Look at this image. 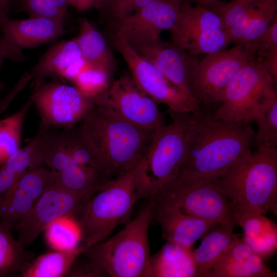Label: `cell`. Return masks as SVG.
I'll return each instance as SVG.
<instances>
[{"instance_id":"cell-35","label":"cell","mask_w":277,"mask_h":277,"mask_svg":"<svg viewBox=\"0 0 277 277\" xmlns=\"http://www.w3.org/2000/svg\"><path fill=\"white\" fill-rule=\"evenodd\" d=\"M30 16H41L63 22L67 14L68 0H20Z\"/></svg>"},{"instance_id":"cell-45","label":"cell","mask_w":277,"mask_h":277,"mask_svg":"<svg viewBox=\"0 0 277 277\" xmlns=\"http://www.w3.org/2000/svg\"><path fill=\"white\" fill-rule=\"evenodd\" d=\"M1 68V66H0V69ZM4 88V83L0 80V93L2 91V90H3ZM0 100H1V97H0Z\"/></svg>"},{"instance_id":"cell-13","label":"cell","mask_w":277,"mask_h":277,"mask_svg":"<svg viewBox=\"0 0 277 277\" xmlns=\"http://www.w3.org/2000/svg\"><path fill=\"white\" fill-rule=\"evenodd\" d=\"M94 103L145 129L156 131L165 125L157 104L140 89L129 73L122 75L95 96Z\"/></svg>"},{"instance_id":"cell-39","label":"cell","mask_w":277,"mask_h":277,"mask_svg":"<svg viewBox=\"0 0 277 277\" xmlns=\"http://www.w3.org/2000/svg\"><path fill=\"white\" fill-rule=\"evenodd\" d=\"M25 58L23 50L10 46L0 34V66L5 60L20 62Z\"/></svg>"},{"instance_id":"cell-18","label":"cell","mask_w":277,"mask_h":277,"mask_svg":"<svg viewBox=\"0 0 277 277\" xmlns=\"http://www.w3.org/2000/svg\"><path fill=\"white\" fill-rule=\"evenodd\" d=\"M152 220L160 224L164 240L189 250L220 224L190 216L176 207L153 203Z\"/></svg>"},{"instance_id":"cell-26","label":"cell","mask_w":277,"mask_h":277,"mask_svg":"<svg viewBox=\"0 0 277 277\" xmlns=\"http://www.w3.org/2000/svg\"><path fill=\"white\" fill-rule=\"evenodd\" d=\"M88 248L84 245L67 251L48 252L29 262L23 277H61L67 275L77 258Z\"/></svg>"},{"instance_id":"cell-41","label":"cell","mask_w":277,"mask_h":277,"mask_svg":"<svg viewBox=\"0 0 277 277\" xmlns=\"http://www.w3.org/2000/svg\"><path fill=\"white\" fill-rule=\"evenodd\" d=\"M257 58L262 61L275 83L277 84V49L268 51Z\"/></svg>"},{"instance_id":"cell-27","label":"cell","mask_w":277,"mask_h":277,"mask_svg":"<svg viewBox=\"0 0 277 277\" xmlns=\"http://www.w3.org/2000/svg\"><path fill=\"white\" fill-rule=\"evenodd\" d=\"M11 228L0 223V276L22 272L29 263V254L11 233Z\"/></svg>"},{"instance_id":"cell-44","label":"cell","mask_w":277,"mask_h":277,"mask_svg":"<svg viewBox=\"0 0 277 277\" xmlns=\"http://www.w3.org/2000/svg\"><path fill=\"white\" fill-rule=\"evenodd\" d=\"M189 4H195L196 5H207L219 0H183Z\"/></svg>"},{"instance_id":"cell-14","label":"cell","mask_w":277,"mask_h":277,"mask_svg":"<svg viewBox=\"0 0 277 277\" xmlns=\"http://www.w3.org/2000/svg\"><path fill=\"white\" fill-rule=\"evenodd\" d=\"M30 99L42 122L65 129L80 123L94 104V97L83 94L74 86L57 83L43 84Z\"/></svg>"},{"instance_id":"cell-15","label":"cell","mask_w":277,"mask_h":277,"mask_svg":"<svg viewBox=\"0 0 277 277\" xmlns=\"http://www.w3.org/2000/svg\"><path fill=\"white\" fill-rule=\"evenodd\" d=\"M183 0H155L136 12L112 23L114 32L131 45L158 40L175 25Z\"/></svg>"},{"instance_id":"cell-29","label":"cell","mask_w":277,"mask_h":277,"mask_svg":"<svg viewBox=\"0 0 277 277\" xmlns=\"http://www.w3.org/2000/svg\"><path fill=\"white\" fill-rule=\"evenodd\" d=\"M32 103L30 99L17 112L0 120V166L21 148L23 123Z\"/></svg>"},{"instance_id":"cell-31","label":"cell","mask_w":277,"mask_h":277,"mask_svg":"<svg viewBox=\"0 0 277 277\" xmlns=\"http://www.w3.org/2000/svg\"><path fill=\"white\" fill-rule=\"evenodd\" d=\"M261 2V0L252 2L238 1L226 2L219 0L203 6L215 13L228 31L254 14L258 11Z\"/></svg>"},{"instance_id":"cell-33","label":"cell","mask_w":277,"mask_h":277,"mask_svg":"<svg viewBox=\"0 0 277 277\" xmlns=\"http://www.w3.org/2000/svg\"><path fill=\"white\" fill-rule=\"evenodd\" d=\"M112 75L104 68L88 64L72 82L83 94L95 97L109 87Z\"/></svg>"},{"instance_id":"cell-37","label":"cell","mask_w":277,"mask_h":277,"mask_svg":"<svg viewBox=\"0 0 277 277\" xmlns=\"http://www.w3.org/2000/svg\"><path fill=\"white\" fill-rule=\"evenodd\" d=\"M1 166L18 175H21L28 169L34 168L29 144L23 148H19Z\"/></svg>"},{"instance_id":"cell-16","label":"cell","mask_w":277,"mask_h":277,"mask_svg":"<svg viewBox=\"0 0 277 277\" xmlns=\"http://www.w3.org/2000/svg\"><path fill=\"white\" fill-rule=\"evenodd\" d=\"M131 45L140 56L152 64L171 82L193 97L190 88V77L193 68L199 61L196 56L162 38Z\"/></svg>"},{"instance_id":"cell-2","label":"cell","mask_w":277,"mask_h":277,"mask_svg":"<svg viewBox=\"0 0 277 277\" xmlns=\"http://www.w3.org/2000/svg\"><path fill=\"white\" fill-rule=\"evenodd\" d=\"M76 126L108 181L135 168L155 131L132 124L96 105Z\"/></svg>"},{"instance_id":"cell-42","label":"cell","mask_w":277,"mask_h":277,"mask_svg":"<svg viewBox=\"0 0 277 277\" xmlns=\"http://www.w3.org/2000/svg\"><path fill=\"white\" fill-rule=\"evenodd\" d=\"M69 5L80 11L96 8L103 0H68Z\"/></svg>"},{"instance_id":"cell-20","label":"cell","mask_w":277,"mask_h":277,"mask_svg":"<svg viewBox=\"0 0 277 277\" xmlns=\"http://www.w3.org/2000/svg\"><path fill=\"white\" fill-rule=\"evenodd\" d=\"M2 36L10 46L23 50L50 42L64 33L63 22L41 16L11 19L0 23Z\"/></svg>"},{"instance_id":"cell-40","label":"cell","mask_w":277,"mask_h":277,"mask_svg":"<svg viewBox=\"0 0 277 277\" xmlns=\"http://www.w3.org/2000/svg\"><path fill=\"white\" fill-rule=\"evenodd\" d=\"M20 175L3 166H0V200L12 187Z\"/></svg>"},{"instance_id":"cell-11","label":"cell","mask_w":277,"mask_h":277,"mask_svg":"<svg viewBox=\"0 0 277 277\" xmlns=\"http://www.w3.org/2000/svg\"><path fill=\"white\" fill-rule=\"evenodd\" d=\"M170 31L171 42L193 56L215 52L231 44L227 29L215 13L184 1Z\"/></svg>"},{"instance_id":"cell-38","label":"cell","mask_w":277,"mask_h":277,"mask_svg":"<svg viewBox=\"0 0 277 277\" xmlns=\"http://www.w3.org/2000/svg\"><path fill=\"white\" fill-rule=\"evenodd\" d=\"M277 49V17H274L272 22L258 39L255 54L259 56L268 51Z\"/></svg>"},{"instance_id":"cell-3","label":"cell","mask_w":277,"mask_h":277,"mask_svg":"<svg viewBox=\"0 0 277 277\" xmlns=\"http://www.w3.org/2000/svg\"><path fill=\"white\" fill-rule=\"evenodd\" d=\"M152 209L150 197L148 203L120 231L82 253L96 276H151L148 231Z\"/></svg>"},{"instance_id":"cell-19","label":"cell","mask_w":277,"mask_h":277,"mask_svg":"<svg viewBox=\"0 0 277 277\" xmlns=\"http://www.w3.org/2000/svg\"><path fill=\"white\" fill-rule=\"evenodd\" d=\"M232 217L244 231L243 241L263 260L276 251V224L259 209L245 203L232 204Z\"/></svg>"},{"instance_id":"cell-24","label":"cell","mask_w":277,"mask_h":277,"mask_svg":"<svg viewBox=\"0 0 277 277\" xmlns=\"http://www.w3.org/2000/svg\"><path fill=\"white\" fill-rule=\"evenodd\" d=\"M79 24L80 32L75 38L83 58L89 64L104 68L113 74L116 62L104 36L87 19L80 18Z\"/></svg>"},{"instance_id":"cell-28","label":"cell","mask_w":277,"mask_h":277,"mask_svg":"<svg viewBox=\"0 0 277 277\" xmlns=\"http://www.w3.org/2000/svg\"><path fill=\"white\" fill-rule=\"evenodd\" d=\"M49 245L56 250L67 251L78 247L82 230L77 220L70 216L57 219L45 230Z\"/></svg>"},{"instance_id":"cell-9","label":"cell","mask_w":277,"mask_h":277,"mask_svg":"<svg viewBox=\"0 0 277 277\" xmlns=\"http://www.w3.org/2000/svg\"><path fill=\"white\" fill-rule=\"evenodd\" d=\"M110 41L125 61L135 84L157 104H164L168 111L176 112L196 113L201 110L200 102L140 56L120 34L114 32Z\"/></svg>"},{"instance_id":"cell-23","label":"cell","mask_w":277,"mask_h":277,"mask_svg":"<svg viewBox=\"0 0 277 277\" xmlns=\"http://www.w3.org/2000/svg\"><path fill=\"white\" fill-rule=\"evenodd\" d=\"M151 277H194L196 266L191 250L167 242L151 256Z\"/></svg>"},{"instance_id":"cell-4","label":"cell","mask_w":277,"mask_h":277,"mask_svg":"<svg viewBox=\"0 0 277 277\" xmlns=\"http://www.w3.org/2000/svg\"><path fill=\"white\" fill-rule=\"evenodd\" d=\"M232 204L245 203L265 214L277 213V148L247 151L217 180Z\"/></svg>"},{"instance_id":"cell-25","label":"cell","mask_w":277,"mask_h":277,"mask_svg":"<svg viewBox=\"0 0 277 277\" xmlns=\"http://www.w3.org/2000/svg\"><path fill=\"white\" fill-rule=\"evenodd\" d=\"M276 8L277 0H262L254 14L228 30L231 43L242 45L255 55L257 42L276 15Z\"/></svg>"},{"instance_id":"cell-5","label":"cell","mask_w":277,"mask_h":277,"mask_svg":"<svg viewBox=\"0 0 277 277\" xmlns=\"http://www.w3.org/2000/svg\"><path fill=\"white\" fill-rule=\"evenodd\" d=\"M168 111L171 123L155 131L147 151L135 167L140 199L154 195L164 184L180 173L192 113Z\"/></svg>"},{"instance_id":"cell-17","label":"cell","mask_w":277,"mask_h":277,"mask_svg":"<svg viewBox=\"0 0 277 277\" xmlns=\"http://www.w3.org/2000/svg\"><path fill=\"white\" fill-rule=\"evenodd\" d=\"M88 64L75 37L59 42L49 48L32 68L34 89L49 77L61 76L72 82Z\"/></svg>"},{"instance_id":"cell-46","label":"cell","mask_w":277,"mask_h":277,"mask_svg":"<svg viewBox=\"0 0 277 277\" xmlns=\"http://www.w3.org/2000/svg\"><path fill=\"white\" fill-rule=\"evenodd\" d=\"M231 1H242L244 2H252L254 1H256L258 0H231Z\"/></svg>"},{"instance_id":"cell-32","label":"cell","mask_w":277,"mask_h":277,"mask_svg":"<svg viewBox=\"0 0 277 277\" xmlns=\"http://www.w3.org/2000/svg\"><path fill=\"white\" fill-rule=\"evenodd\" d=\"M35 202L12 187L0 200V223L14 228Z\"/></svg>"},{"instance_id":"cell-36","label":"cell","mask_w":277,"mask_h":277,"mask_svg":"<svg viewBox=\"0 0 277 277\" xmlns=\"http://www.w3.org/2000/svg\"><path fill=\"white\" fill-rule=\"evenodd\" d=\"M155 0H103L96 8L111 23L140 10Z\"/></svg>"},{"instance_id":"cell-8","label":"cell","mask_w":277,"mask_h":277,"mask_svg":"<svg viewBox=\"0 0 277 277\" xmlns=\"http://www.w3.org/2000/svg\"><path fill=\"white\" fill-rule=\"evenodd\" d=\"M150 197L154 204L176 207L187 215L208 222L220 223L232 215V203L217 180L180 174Z\"/></svg>"},{"instance_id":"cell-30","label":"cell","mask_w":277,"mask_h":277,"mask_svg":"<svg viewBox=\"0 0 277 277\" xmlns=\"http://www.w3.org/2000/svg\"><path fill=\"white\" fill-rule=\"evenodd\" d=\"M56 172L39 166L23 173L12 187L31 197L35 202L53 184Z\"/></svg>"},{"instance_id":"cell-7","label":"cell","mask_w":277,"mask_h":277,"mask_svg":"<svg viewBox=\"0 0 277 277\" xmlns=\"http://www.w3.org/2000/svg\"><path fill=\"white\" fill-rule=\"evenodd\" d=\"M276 84L260 60L252 57L227 87L213 114L239 124H249L277 98Z\"/></svg>"},{"instance_id":"cell-21","label":"cell","mask_w":277,"mask_h":277,"mask_svg":"<svg viewBox=\"0 0 277 277\" xmlns=\"http://www.w3.org/2000/svg\"><path fill=\"white\" fill-rule=\"evenodd\" d=\"M242 240L236 239L226 249L207 277H276Z\"/></svg>"},{"instance_id":"cell-43","label":"cell","mask_w":277,"mask_h":277,"mask_svg":"<svg viewBox=\"0 0 277 277\" xmlns=\"http://www.w3.org/2000/svg\"><path fill=\"white\" fill-rule=\"evenodd\" d=\"M8 4L7 0H0V23L8 17Z\"/></svg>"},{"instance_id":"cell-12","label":"cell","mask_w":277,"mask_h":277,"mask_svg":"<svg viewBox=\"0 0 277 277\" xmlns=\"http://www.w3.org/2000/svg\"><path fill=\"white\" fill-rule=\"evenodd\" d=\"M91 198L55 183L14 227L17 240L24 247L30 245L51 223L63 216L73 217L80 223Z\"/></svg>"},{"instance_id":"cell-6","label":"cell","mask_w":277,"mask_h":277,"mask_svg":"<svg viewBox=\"0 0 277 277\" xmlns=\"http://www.w3.org/2000/svg\"><path fill=\"white\" fill-rule=\"evenodd\" d=\"M135 167L106 182L89 201L80 221L82 240L88 249L104 240L118 225L128 222L140 199Z\"/></svg>"},{"instance_id":"cell-34","label":"cell","mask_w":277,"mask_h":277,"mask_svg":"<svg viewBox=\"0 0 277 277\" xmlns=\"http://www.w3.org/2000/svg\"><path fill=\"white\" fill-rule=\"evenodd\" d=\"M254 121L258 126V131L254 134V143H255L258 148H276L277 98L259 114Z\"/></svg>"},{"instance_id":"cell-10","label":"cell","mask_w":277,"mask_h":277,"mask_svg":"<svg viewBox=\"0 0 277 277\" xmlns=\"http://www.w3.org/2000/svg\"><path fill=\"white\" fill-rule=\"evenodd\" d=\"M254 55L242 45L205 54L191 72L192 95L207 105L221 102L232 79Z\"/></svg>"},{"instance_id":"cell-22","label":"cell","mask_w":277,"mask_h":277,"mask_svg":"<svg viewBox=\"0 0 277 277\" xmlns=\"http://www.w3.org/2000/svg\"><path fill=\"white\" fill-rule=\"evenodd\" d=\"M236 224L232 217L220 223L206 234L200 246L192 251L196 276L207 277L216 262L239 234L234 233Z\"/></svg>"},{"instance_id":"cell-1","label":"cell","mask_w":277,"mask_h":277,"mask_svg":"<svg viewBox=\"0 0 277 277\" xmlns=\"http://www.w3.org/2000/svg\"><path fill=\"white\" fill-rule=\"evenodd\" d=\"M249 124H239L200 111L192 113L180 174L217 180L254 143Z\"/></svg>"}]
</instances>
